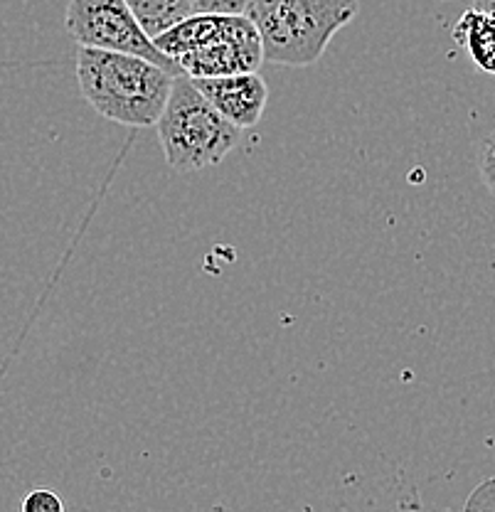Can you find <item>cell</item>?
<instances>
[{"label": "cell", "mask_w": 495, "mask_h": 512, "mask_svg": "<svg viewBox=\"0 0 495 512\" xmlns=\"http://www.w3.org/2000/svg\"><path fill=\"white\" fill-rule=\"evenodd\" d=\"M173 74L131 55L77 47V82L87 104L121 126H156L173 89Z\"/></svg>", "instance_id": "obj_1"}, {"label": "cell", "mask_w": 495, "mask_h": 512, "mask_svg": "<svg viewBox=\"0 0 495 512\" xmlns=\"http://www.w3.org/2000/svg\"><path fill=\"white\" fill-rule=\"evenodd\" d=\"M153 45L190 79L257 74L264 64L262 40L247 15L195 13Z\"/></svg>", "instance_id": "obj_2"}, {"label": "cell", "mask_w": 495, "mask_h": 512, "mask_svg": "<svg viewBox=\"0 0 495 512\" xmlns=\"http://www.w3.org/2000/svg\"><path fill=\"white\" fill-rule=\"evenodd\" d=\"M358 10L360 0H254L247 18L259 32L264 62L308 67Z\"/></svg>", "instance_id": "obj_3"}, {"label": "cell", "mask_w": 495, "mask_h": 512, "mask_svg": "<svg viewBox=\"0 0 495 512\" xmlns=\"http://www.w3.org/2000/svg\"><path fill=\"white\" fill-rule=\"evenodd\" d=\"M156 126L165 160L178 173H198L222 163L242 138V131L222 119L185 74L173 79Z\"/></svg>", "instance_id": "obj_4"}, {"label": "cell", "mask_w": 495, "mask_h": 512, "mask_svg": "<svg viewBox=\"0 0 495 512\" xmlns=\"http://www.w3.org/2000/svg\"><path fill=\"white\" fill-rule=\"evenodd\" d=\"M67 30L79 47L141 57L173 77L183 74L178 64L168 60L141 30L126 0H69Z\"/></svg>", "instance_id": "obj_5"}, {"label": "cell", "mask_w": 495, "mask_h": 512, "mask_svg": "<svg viewBox=\"0 0 495 512\" xmlns=\"http://www.w3.org/2000/svg\"><path fill=\"white\" fill-rule=\"evenodd\" d=\"M193 84L210 101L212 109L239 131L257 126L269 101V89L259 72L220 79H193Z\"/></svg>", "instance_id": "obj_6"}, {"label": "cell", "mask_w": 495, "mask_h": 512, "mask_svg": "<svg viewBox=\"0 0 495 512\" xmlns=\"http://www.w3.org/2000/svg\"><path fill=\"white\" fill-rule=\"evenodd\" d=\"M451 35L478 69L495 74V15L476 8L466 10Z\"/></svg>", "instance_id": "obj_7"}, {"label": "cell", "mask_w": 495, "mask_h": 512, "mask_svg": "<svg viewBox=\"0 0 495 512\" xmlns=\"http://www.w3.org/2000/svg\"><path fill=\"white\" fill-rule=\"evenodd\" d=\"M126 5L151 40L198 13L193 0H126Z\"/></svg>", "instance_id": "obj_8"}, {"label": "cell", "mask_w": 495, "mask_h": 512, "mask_svg": "<svg viewBox=\"0 0 495 512\" xmlns=\"http://www.w3.org/2000/svg\"><path fill=\"white\" fill-rule=\"evenodd\" d=\"M20 512H65V503H62V498L55 490L37 488L25 495Z\"/></svg>", "instance_id": "obj_9"}, {"label": "cell", "mask_w": 495, "mask_h": 512, "mask_svg": "<svg viewBox=\"0 0 495 512\" xmlns=\"http://www.w3.org/2000/svg\"><path fill=\"white\" fill-rule=\"evenodd\" d=\"M195 10L205 15H247L254 0H193Z\"/></svg>", "instance_id": "obj_10"}, {"label": "cell", "mask_w": 495, "mask_h": 512, "mask_svg": "<svg viewBox=\"0 0 495 512\" xmlns=\"http://www.w3.org/2000/svg\"><path fill=\"white\" fill-rule=\"evenodd\" d=\"M481 178L486 188L495 195V136L488 138L481 151Z\"/></svg>", "instance_id": "obj_11"}, {"label": "cell", "mask_w": 495, "mask_h": 512, "mask_svg": "<svg viewBox=\"0 0 495 512\" xmlns=\"http://www.w3.org/2000/svg\"><path fill=\"white\" fill-rule=\"evenodd\" d=\"M473 8L495 15V0H473Z\"/></svg>", "instance_id": "obj_12"}]
</instances>
